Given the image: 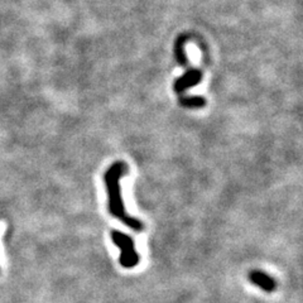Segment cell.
Masks as SVG:
<instances>
[{
  "label": "cell",
  "instance_id": "cell-6",
  "mask_svg": "<svg viewBox=\"0 0 303 303\" xmlns=\"http://www.w3.org/2000/svg\"><path fill=\"white\" fill-rule=\"evenodd\" d=\"M178 103L186 109H200L206 106V99L202 96H182Z\"/></svg>",
  "mask_w": 303,
  "mask_h": 303
},
{
  "label": "cell",
  "instance_id": "cell-2",
  "mask_svg": "<svg viewBox=\"0 0 303 303\" xmlns=\"http://www.w3.org/2000/svg\"><path fill=\"white\" fill-rule=\"evenodd\" d=\"M111 240L120 249L119 263L123 268L132 269L139 264V254L135 250L134 240L132 236L119 231V230H113Z\"/></svg>",
  "mask_w": 303,
  "mask_h": 303
},
{
  "label": "cell",
  "instance_id": "cell-1",
  "mask_svg": "<svg viewBox=\"0 0 303 303\" xmlns=\"http://www.w3.org/2000/svg\"><path fill=\"white\" fill-rule=\"evenodd\" d=\"M128 171L129 168H128L127 163H124L123 161H116L105 172L104 179H105L106 191H108V208L110 215H113L115 219L122 221L128 227L133 229L134 231H142L144 229V225L140 220L128 215L122 197L120 178L128 174Z\"/></svg>",
  "mask_w": 303,
  "mask_h": 303
},
{
  "label": "cell",
  "instance_id": "cell-3",
  "mask_svg": "<svg viewBox=\"0 0 303 303\" xmlns=\"http://www.w3.org/2000/svg\"><path fill=\"white\" fill-rule=\"evenodd\" d=\"M202 72L198 69H189L181 77L176 78L173 83V90L176 94H182L187 88L198 85L202 80Z\"/></svg>",
  "mask_w": 303,
  "mask_h": 303
},
{
  "label": "cell",
  "instance_id": "cell-4",
  "mask_svg": "<svg viewBox=\"0 0 303 303\" xmlns=\"http://www.w3.org/2000/svg\"><path fill=\"white\" fill-rule=\"evenodd\" d=\"M248 278H249L250 283L259 287L262 291L266 292V293H271V292H274L277 289L276 279L262 270H258V269L250 270L249 274H248Z\"/></svg>",
  "mask_w": 303,
  "mask_h": 303
},
{
  "label": "cell",
  "instance_id": "cell-5",
  "mask_svg": "<svg viewBox=\"0 0 303 303\" xmlns=\"http://www.w3.org/2000/svg\"><path fill=\"white\" fill-rule=\"evenodd\" d=\"M190 37L186 35H182L177 38L176 43H174V56H176L177 62L181 66L186 67L189 65V61H187V56L186 52H185V43L189 41Z\"/></svg>",
  "mask_w": 303,
  "mask_h": 303
}]
</instances>
